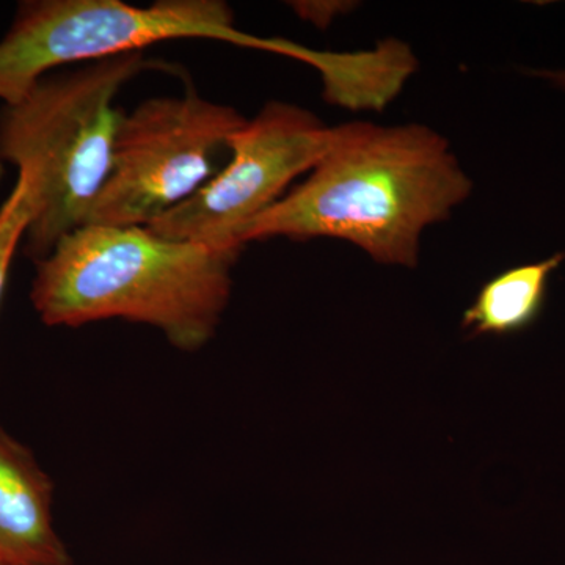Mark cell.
Returning <instances> with one entry per match:
<instances>
[{"mask_svg": "<svg viewBox=\"0 0 565 565\" xmlns=\"http://www.w3.org/2000/svg\"><path fill=\"white\" fill-rule=\"evenodd\" d=\"M302 184L234 234L252 241L332 237L374 262L414 267L427 226L468 199L471 180L448 141L427 126L349 122Z\"/></svg>", "mask_w": 565, "mask_h": 565, "instance_id": "obj_1", "label": "cell"}, {"mask_svg": "<svg viewBox=\"0 0 565 565\" xmlns=\"http://www.w3.org/2000/svg\"><path fill=\"white\" fill-rule=\"evenodd\" d=\"M239 252L169 239L148 226L87 223L36 262L31 300L46 326L122 319L195 352L217 332Z\"/></svg>", "mask_w": 565, "mask_h": 565, "instance_id": "obj_2", "label": "cell"}, {"mask_svg": "<svg viewBox=\"0 0 565 565\" xmlns=\"http://www.w3.org/2000/svg\"><path fill=\"white\" fill-rule=\"evenodd\" d=\"M145 68L143 52H134L54 71L0 109V161L28 181L33 211L25 250L36 262L88 222L122 117L115 99Z\"/></svg>", "mask_w": 565, "mask_h": 565, "instance_id": "obj_3", "label": "cell"}, {"mask_svg": "<svg viewBox=\"0 0 565 565\" xmlns=\"http://www.w3.org/2000/svg\"><path fill=\"white\" fill-rule=\"evenodd\" d=\"M202 39L285 52L286 40L237 31L222 0H159L139 7L121 0H32L21 3L0 40V99L18 102L63 66L143 52L169 40Z\"/></svg>", "mask_w": 565, "mask_h": 565, "instance_id": "obj_4", "label": "cell"}, {"mask_svg": "<svg viewBox=\"0 0 565 565\" xmlns=\"http://www.w3.org/2000/svg\"><path fill=\"white\" fill-rule=\"evenodd\" d=\"M245 122L234 107L195 92L156 96L122 114L109 177L87 223L151 225L221 172V158Z\"/></svg>", "mask_w": 565, "mask_h": 565, "instance_id": "obj_5", "label": "cell"}, {"mask_svg": "<svg viewBox=\"0 0 565 565\" xmlns=\"http://www.w3.org/2000/svg\"><path fill=\"white\" fill-rule=\"evenodd\" d=\"M334 129L294 104H266L230 140L228 161L200 191L148 225L169 239L241 250L234 234L280 202L332 147Z\"/></svg>", "mask_w": 565, "mask_h": 565, "instance_id": "obj_6", "label": "cell"}, {"mask_svg": "<svg viewBox=\"0 0 565 565\" xmlns=\"http://www.w3.org/2000/svg\"><path fill=\"white\" fill-rule=\"evenodd\" d=\"M54 486L31 449L0 427V564L73 565L54 526Z\"/></svg>", "mask_w": 565, "mask_h": 565, "instance_id": "obj_7", "label": "cell"}, {"mask_svg": "<svg viewBox=\"0 0 565 565\" xmlns=\"http://www.w3.org/2000/svg\"><path fill=\"white\" fill-rule=\"evenodd\" d=\"M564 258V253H556L542 262L512 267L487 281L465 311L463 327L475 334H509L525 329L541 313L550 277Z\"/></svg>", "mask_w": 565, "mask_h": 565, "instance_id": "obj_8", "label": "cell"}, {"mask_svg": "<svg viewBox=\"0 0 565 565\" xmlns=\"http://www.w3.org/2000/svg\"><path fill=\"white\" fill-rule=\"evenodd\" d=\"M32 211L28 181L18 177L17 185L9 199L0 206V299L6 289L14 253L31 225Z\"/></svg>", "mask_w": 565, "mask_h": 565, "instance_id": "obj_9", "label": "cell"}, {"mask_svg": "<svg viewBox=\"0 0 565 565\" xmlns=\"http://www.w3.org/2000/svg\"><path fill=\"white\" fill-rule=\"evenodd\" d=\"M531 74L535 77H541V79L548 81L550 84L565 92V70H539L531 71Z\"/></svg>", "mask_w": 565, "mask_h": 565, "instance_id": "obj_10", "label": "cell"}, {"mask_svg": "<svg viewBox=\"0 0 565 565\" xmlns=\"http://www.w3.org/2000/svg\"><path fill=\"white\" fill-rule=\"evenodd\" d=\"M0 565H2V564H0Z\"/></svg>", "mask_w": 565, "mask_h": 565, "instance_id": "obj_11", "label": "cell"}]
</instances>
